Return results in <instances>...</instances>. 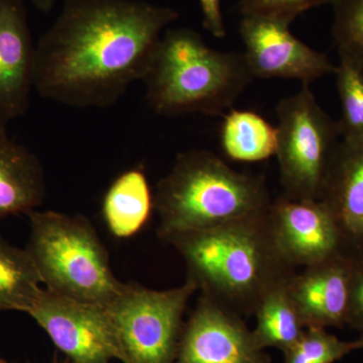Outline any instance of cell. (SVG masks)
Wrapping results in <instances>:
<instances>
[{"label":"cell","mask_w":363,"mask_h":363,"mask_svg":"<svg viewBox=\"0 0 363 363\" xmlns=\"http://www.w3.org/2000/svg\"><path fill=\"white\" fill-rule=\"evenodd\" d=\"M289 281L267 292L255 310L257 325L252 332L259 350L276 347L285 352L304 333L306 327L289 292Z\"/></svg>","instance_id":"cell-18"},{"label":"cell","mask_w":363,"mask_h":363,"mask_svg":"<svg viewBox=\"0 0 363 363\" xmlns=\"http://www.w3.org/2000/svg\"><path fill=\"white\" fill-rule=\"evenodd\" d=\"M196 291L197 286L189 279L164 291L124 284L105 306L123 351L121 362L175 363L183 315Z\"/></svg>","instance_id":"cell-7"},{"label":"cell","mask_w":363,"mask_h":363,"mask_svg":"<svg viewBox=\"0 0 363 363\" xmlns=\"http://www.w3.org/2000/svg\"><path fill=\"white\" fill-rule=\"evenodd\" d=\"M155 210V195L142 169H128L105 193L102 214L107 228L117 238H128L147 224Z\"/></svg>","instance_id":"cell-16"},{"label":"cell","mask_w":363,"mask_h":363,"mask_svg":"<svg viewBox=\"0 0 363 363\" xmlns=\"http://www.w3.org/2000/svg\"><path fill=\"white\" fill-rule=\"evenodd\" d=\"M360 350L358 340L342 341L325 328L307 327L300 339L286 350V363H334Z\"/></svg>","instance_id":"cell-21"},{"label":"cell","mask_w":363,"mask_h":363,"mask_svg":"<svg viewBox=\"0 0 363 363\" xmlns=\"http://www.w3.org/2000/svg\"><path fill=\"white\" fill-rule=\"evenodd\" d=\"M271 204L264 177L235 171L209 150H188L157 184V235L167 242L179 234L267 213Z\"/></svg>","instance_id":"cell-4"},{"label":"cell","mask_w":363,"mask_h":363,"mask_svg":"<svg viewBox=\"0 0 363 363\" xmlns=\"http://www.w3.org/2000/svg\"><path fill=\"white\" fill-rule=\"evenodd\" d=\"M28 315L72 363L123 362L116 328L104 306L43 288Z\"/></svg>","instance_id":"cell-8"},{"label":"cell","mask_w":363,"mask_h":363,"mask_svg":"<svg viewBox=\"0 0 363 363\" xmlns=\"http://www.w3.org/2000/svg\"><path fill=\"white\" fill-rule=\"evenodd\" d=\"M43 279L28 250L11 245L0 234V312L33 309Z\"/></svg>","instance_id":"cell-19"},{"label":"cell","mask_w":363,"mask_h":363,"mask_svg":"<svg viewBox=\"0 0 363 363\" xmlns=\"http://www.w3.org/2000/svg\"><path fill=\"white\" fill-rule=\"evenodd\" d=\"M358 341L360 342V350H363V332H362V336L358 339Z\"/></svg>","instance_id":"cell-27"},{"label":"cell","mask_w":363,"mask_h":363,"mask_svg":"<svg viewBox=\"0 0 363 363\" xmlns=\"http://www.w3.org/2000/svg\"><path fill=\"white\" fill-rule=\"evenodd\" d=\"M333 35L339 54L363 63V0H339L335 4Z\"/></svg>","instance_id":"cell-22"},{"label":"cell","mask_w":363,"mask_h":363,"mask_svg":"<svg viewBox=\"0 0 363 363\" xmlns=\"http://www.w3.org/2000/svg\"><path fill=\"white\" fill-rule=\"evenodd\" d=\"M278 159L283 196L320 199L341 140L337 121L323 111L310 85L281 99L277 106Z\"/></svg>","instance_id":"cell-6"},{"label":"cell","mask_w":363,"mask_h":363,"mask_svg":"<svg viewBox=\"0 0 363 363\" xmlns=\"http://www.w3.org/2000/svg\"><path fill=\"white\" fill-rule=\"evenodd\" d=\"M255 79L243 52L209 47L196 30L162 33L143 78L145 100L157 116H224Z\"/></svg>","instance_id":"cell-3"},{"label":"cell","mask_w":363,"mask_h":363,"mask_svg":"<svg viewBox=\"0 0 363 363\" xmlns=\"http://www.w3.org/2000/svg\"><path fill=\"white\" fill-rule=\"evenodd\" d=\"M175 363H269L240 316L205 296L182 330Z\"/></svg>","instance_id":"cell-10"},{"label":"cell","mask_w":363,"mask_h":363,"mask_svg":"<svg viewBox=\"0 0 363 363\" xmlns=\"http://www.w3.org/2000/svg\"><path fill=\"white\" fill-rule=\"evenodd\" d=\"M320 200L337 223L343 255L363 262V138H341Z\"/></svg>","instance_id":"cell-14"},{"label":"cell","mask_w":363,"mask_h":363,"mask_svg":"<svg viewBox=\"0 0 363 363\" xmlns=\"http://www.w3.org/2000/svg\"><path fill=\"white\" fill-rule=\"evenodd\" d=\"M35 62L25 1L0 0V130L28 111Z\"/></svg>","instance_id":"cell-12"},{"label":"cell","mask_w":363,"mask_h":363,"mask_svg":"<svg viewBox=\"0 0 363 363\" xmlns=\"http://www.w3.org/2000/svg\"><path fill=\"white\" fill-rule=\"evenodd\" d=\"M167 242L183 257L198 291L240 317L255 315L264 295L295 274L274 238L269 211Z\"/></svg>","instance_id":"cell-2"},{"label":"cell","mask_w":363,"mask_h":363,"mask_svg":"<svg viewBox=\"0 0 363 363\" xmlns=\"http://www.w3.org/2000/svg\"><path fill=\"white\" fill-rule=\"evenodd\" d=\"M45 196L44 169L37 155L0 130V221L28 214Z\"/></svg>","instance_id":"cell-15"},{"label":"cell","mask_w":363,"mask_h":363,"mask_svg":"<svg viewBox=\"0 0 363 363\" xmlns=\"http://www.w3.org/2000/svg\"><path fill=\"white\" fill-rule=\"evenodd\" d=\"M339 0H240V11L242 16H269L277 20L292 23L297 16L306 11L322 6L333 4Z\"/></svg>","instance_id":"cell-23"},{"label":"cell","mask_w":363,"mask_h":363,"mask_svg":"<svg viewBox=\"0 0 363 363\" xmlns=\"http://www.w3.org/2000/svg\"><path fill=\"white\" fill-rule=\"evenodd\" d=\"M203 16V26L215 38L223 39L225 25L221 11V0H198Z\"/></svg>","instance_id":"cell-25"},{"label":"cell","mask_w":363,"mask_h":363,"mask_svg":"<svg viewBox=\"0 0 363 363\" xmlns=\"http://www.w3.org/2000/svg\"><path fill=\"white\" fill-rule=\"evenodd\" d=\"M0 363H9V362H6V360L1 359V358H0Z\"/></svg>","instance_id":"cell-28"},{"label":"cell","mask_w":363,"mask_h":363,"mask_svg":"<svg viewBox=\"0 0 363 363\" xmlns=\"http://www.w3.org/2000/svg\"><path fill=\"white\" fill-rule=\"evenodd\" d=\"M26 250L45 288L60 295L107 306L124 284L112 272L109 255L92 224L81 215L30 211Z\"/></svg>","instance_id":"cell-5"},{"label":"cell","mask_w":363,"mask_h":363,"mask_svg":"<svg viewBox=\"0 0 363 363\" xmlns=\"http://www.w3.org/2000/svg\"><path fill=\"white\" fill-rule=\"evenodd\" d=\"M176 9L143 0H65L35 44V90L76 108H106L142 81Z\"/></svg>","instance_id":"cell-1"},{"label":"cell","mask_w":363,"mask_h":363,"mask_svg":"<svg viewBox=\"0 0 363 363\" xmlns=\"http://www.w3.org/2000/svg\"><path fill=\"white\" fill-rule=\"evenodd\" d=\"M23 1H26V0H23ZM28 1H30L38 11L44 13H50L55 4H56V0H28Z\"/></svg>","instance_id":"cell-26"},{"label":"cell","mask_w":363,"mask_h":363,"mask_svg":"<svg viewBox=\"0 0 363 363\" xmlns=\"http://www.w3.org/2000/svg\"><path fill=\"white\" fill-rule=\"evenodd\" d=\"M219 140L234 162L266 161L278 150V128L257 112L231 108L223 116Z\"/></svg>","instance_id":"cell-17"},{"label":"cell","mask_w":363,"mask_h":363,"mask_svg":"<svg viewBox=\"0 0 363 363\" xmlns=\"http://www.w3.org/2000/svg\"><path fill=\"white\" fill-rule=\"evenodd\" d=\"M240 32L245 61L255 78H281L310 85L335 75L327 55L312 49L293 35L290 23L269 16H242Z\"/></svg>","instance_id":"cell-9"},{"label":"cell","mask_w":363,"mask_h":363,"mask_svg":"<svg viewBox=\"0 0 363 363\" xmlns=\"http://www.w3.org/2000/svg\"><path fill=\"white\" fill-rule=\"evenodd\" d=\"M336 83L341 104V138H363V63L339 54Z\"/></svg>","instance_id":"cell-20"},{"label":"cell","mask_w":363,"mask_h":363,"mask_svg":"<svg viewBox=\"0 0 363 363\" xmlns=\"http://www.w3.org/2000/svg\"><path fill=\"white\" fill-rule=\"evenodd\" d=\"M269 219L279 250L294 267H309L343 253L342 238L322 200L272 201Z\"/></svg>","instance_id":"cell-11"},{"label":"cell","mask_w":363,"mask_h":363,"mask_svg":"<svg viewBox=\"0 0 363 363\" xmlns=\"http://www.w3.org/2000/svg\"><path fill=\"white\" fill-rule=\"evenodd\" d=\"M357 264L339 253L291 277L289 292L306 328L347 324L351 284Z\"/></svg>","instance_id":"cell-13"},{"label":"cell","mask_w":363,"mask_h":363,"mask_svg":"<svg viewBox=\"0 0 363 363\" xmlns=\"http://www.w3.org/2000/svg\"><path fill=\"white\" fill-rule=\"evenodd\" d=\"M347 324L363 332V262H358L353 272Z\"/></svg>","instance_id":"cell-24"}]
</instances>
